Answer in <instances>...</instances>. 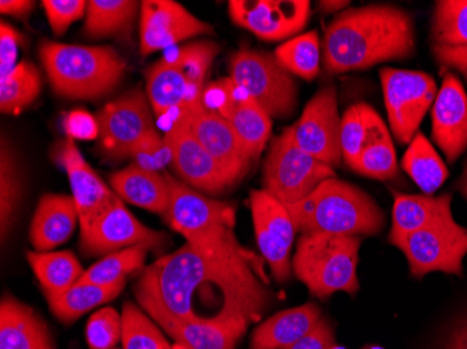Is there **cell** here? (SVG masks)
Wrapping results in <instances>:
<instances>
[{"instance_id": "ba28073f", "label": "cell", "mask_w": 467, "mask_h": 349, "mask_svg": "<svg viewBox=\"0 0 467 349\" xmlns=\"http://www.w3.org/2000/svg\"><path fill=\"white\" fill-rule=\"evenodd\" d=\"M330 178H335L333 168L296 146L288 128L270 144L264 167V190L285 206L303 200Z\"/></svg>"}, {"instance_id": "9f6ffc18", "label": "cell", "mask_w": 467, "mask_h": 349, "mask_svg": "<svg viewBox=\"0 0 467 349\" xmlns=\"http://www.w3.org/2000/svg\"><path fill=\"white\" fill-rule=\"evenodd\" d=\"M332 349H346V348H342V346L335 345V346H333Z\"/></svg>"}, {"instance_id": "11a10c76", "label": "cell", "mask_w": 467, "mask_h": 349, "mask_svg": "<svg viewBox=\"0 0 467 349\" xmlns=\"http://www.w3.org/2000/svg\"><path fill=\"white\" fill-rule=\"evenodd\" d=\"M364 349H384V348H380V346H377V345H371V346H367V348H364Z\"/></svg>"}, {"instance_id": "7c38bea8", "label": "cell", "mask_w": 467, "mask_h": 349, "mask_svg": "<svg viewBox=\"0 0 467 349\" xmlns=\"http://www.w3.org/2000/svg\"><path fill=\"white\" fill-rule=\"evenodd\" d=\"M294 143L309 156L336 168L343 159L342 118L338 115L337 94L327 86L304 108L296 125L288 128Z\"/></svg>"}, {"instance_id": "f5cc1de1", "label": "cell", "mask_w": 467, "mask_h": 349, "mask_svg": "<svg viewBox=\"0 0 467 349\" xmlns=\"http://www.w3.org/2000/svg\"><path fill=\"white\" fill-rule=\"evenodd\" d=\"M456 189L463 194V198L467 200V161L464 164L463 173H462L461 180L456 183Z\"/></svg>"}, {"instance_id": "30bf717a", "label": "cell", "mask_w": 467, "mask_h": 349, "mask_svg": "<svg viewBox=\"0 0 467 349\" xmlns=\"http://www.w3.org/2000/svg\"><path fill=\"white\" fill-rule=\"evenodd\" d=\"M380 83L390 130L399 143L408 144L437 98V83L417 70L382 69Z\"/></svg>"}, {"instance_id": "ee69618b", "label": "cell", "mask_w": 467, "mask_h": 349, "mask_svg": "<svg viewBox=\"0 0 467 349\" xmlns=\"http://www.w3.org/2000/svg\"><path fill=\"white\" fill-rule=\"evenodd\" d=\"M42 7L55 36H60L69 30L70 26L86 17V0H44Z\"/></svg>"}, {"instance_id": "9c48e42d", "label": "cell", "mask_w": 467, "mask_h": 349, "mask_svg": "<svg viewBox=\"0 0 467 349\" xmlns=\"http://www.w3.org/2000/svg\"><path fill=\"white\" fill-rule=\"evenodd\" d=\"M393 246L405 254L413 277H426L434 272L462 275V263L467 254V228L450 217L398 239Z\"/></svg>"}, {"instance_id": "e0dca14e", "label": "cell", "mask_w": 467, "mask_h": 349, "mask_svg": "<svg viewBox=\"0 0 467 349\" xmlns=\"http://www.w3.org/2000/svg\"><path fill=\"white\" fill-rule=\"evenodd\" d=\"M213 27L172 0H143L140 5V54L149 56L195 36H209Z\"/></svg>"}, {"instance_id": "b9f144b4", "label": "cell", "mask_w": 467, "mask_h": 349, "mask_svg": "<svg viewBox=\"0 0 467 349\" xmlns=\"http://www.w3.org/2000/svg\"><path fill=\"white\" fill-rule=\"evenodd\" d=\"M130 159H132V164L138 165L141 169L161 173L168 165L172 164L171 146L154 128L133 147Z\"/></svg>"}, {"instance_id": "bcb514c9", "label": "cell", "mask_w": 467, "mask_h": 349, "mask_svg": "<svg viewBox=\"0 0 467 349\" xmlns=\"http://www.w3.org/2000/svg\"><path fill=\"white\" fill-rule=\"evenodd\" d=\"M21 41H23L21 34L15 27L2 21V27H0V72H2V77L9 75L17 67Z\"/></svg>"}, {"instance_id": "f1b7e54d", "label": "cell", "mask_w": 467, "mask_h": 349, "mask_svg": "<svg viewBox=\"0 0 467 349\" xmlns=\"http://www.w3.org/2000/svg\"><path fill=\"white\" fill-rule=\"evenodd\" d=\"M390 139L389 130L374 108L357 104L348 108L342 118L343 159L348 167L372 144Z\"/></svg>"}, {"instance_id": "7402d4cb", "label": "cell", "mask_w": 467, "mask_h": 349, "mask_svg": "<svg viewBox=\"0 0 467 349\" xmlns=\"http://www.w3.org/2000/svg\"><path fill=\"white\" fill-rule=\"evenodd\" d=\"M80 224L75 199L48 193L39 199L30 225V242L36 251H52L67 242Z\"/></svg>"}, {"instance_id": "8fae6325", "label": "cell", "mask_w": 467, "mask_h": 349, "mask_svg": "<svg viewBox=\"0 0 467 349\" xmlns=\"http://www.w3.org/2000/svg\"><path fill=\"white\" fill-rule=\"evenodd\" d=\"M202 104L233 126L254 161L261 156L272 133V118L244 88L230 77L222 78L204 87Z\"/></svg>"}, {"instance_id": "9a60e30c", "label": "cell", "mask_w": 467, "mask_h": 349, "mask_svg": "<svg viewBox=\"0 0 467 349\" xmlns=\"http://www.w3.org/2000/svg\"><path fill=\"white\" fill-rule=\"evenodd\" d=\"M164 138L171 146L172 169L186 185L212 196L225 193L237 185L199 143L185 111L178 114Z\"/></svg>"}, {"instance_id": "db71d44e", "label": "cell", "mask_w": 467, "mask_h": 349, "mask_svg": "<svg viewBox=\"0 0 467 349\" xmlns=\"http://www.w3.org/2000/svg\"><path fill=\"white\" fill-rule=\"evenodd\" d=\"M172 349H191V348H188V346L183 345V344L175 343L174 345H172Z\"/></svg>"}, {"instance_id": "44dd1931", "label": "cell", "mask_w": 467, "mask_h": 349, "mask_svg": "<svg viewBox=\"0 0 467 349\" xmlns=\"http://www.w3.org/2000/svg\"><path fill=\"white\" fill-rule=\"evenodd\" d=\"M432 139L452 164L467 147V94L453 73H447L432 105Z\"/></svg>"}, {"instance_id": "ab89813d", "label": "cell", "mask_w": 467, "mask_h": 349, "mask_svg": "<svg viewBox=\"0 0 467 349\" xmlns=\"http://www.w3.org/2000/svg\"><path fill=\"white\" fill-rule=\"evenodd\" d=\"M220 49L219 44L213 41L192 42L177 48L170 56H164V59L174 65L195 90L203 93L207 72Z\"/></svg>"}, {"instance_id": "e575fe53", "label": "cell", "mask_w": 467, "mask_h": 349, "mask_svg": "<svg viewBox=\"0 0 467 349\" xmlns=\"http://www.w3.org/2000/svg\"><path fill=\"white\" fill-rule=\"evenodd\" d=\"M149 251H151L150 246L138 245L107 254L88 272H84L78 283H96L101 287H111L126 282L128 275L143 272Z\"/></svg>"}, {"instance_id": "f546056e", "label": "cell", "mask_w": 467, "mask_h": 349, "mask_svg": "<svg viewBox=\"0 0 467 349\" xmlns=\"http://www.w3.org/2000/svg\"><path fill=\"white\" fill-rule=\"evenodd\" d=\"M154 322L174 338L175 343L183 344L191 349H235L240 338L245 334V330L230 325L172 319Z\"/></svg>"}, {"instance_id": "1f68e13d", "label": "cell", "mask_w": 467, "mask_h": 349, "mask_svg": "<svg viewBox=\"0 0 467 349\" xmlns=\"http://www.w3.org/2000/svg\"><path fill=\"white\" fill-rule=\"evenodd\" d=\"M27 262L44 295L65 293L78 283L83 267L72 251H28Z\"/></svg>"}, {"instance_id": "8d00e7d4", "label": "cell", "mask_w": 467, "mask_h": 349, "mask_svg": "<svg viewBox=\"0 0 467 349\" xmlns=\"http://www.w3.org/2000/svg\"><path fill=\"white\" fill-rule=\"evenodd\" d=\"M275 59L290 75L312 81L321 72V41L317 31L287 39L275 49Z\"/></svg>"}, {"instance_id": "4fadbf2b", "label": "cell", "mask_w": 467, "mask_h": 349, "mask_svg": "<svg viewBox=\"0 0 467 349\" xmlns=\"http://www.w3.org/2000/svg\"><path fill=\"white\" fill-rule=\"evenodd\" d=\"M146 93L132 90L109 102L97 115L99 147L111 159H130L133 147L156 128Z\"/></svg>"}, {"instance_id": "4316f807", "label": "cell", "mask_w": 467, "mask_h": 349, "mask_svg": "<svg viewBox=\"0 0 467 349\" xmlns=\"http://www.w3.org/2000/svg\"><path fill=\"white\" fill-rule=\"evenodd\" d=\"M452 194L442 196H414V194L393 193L392 230L389 243L398 239L429 227L441 220L452 217L451 211Z\"/></svg>"}, {"instance_id": "60d3db41", "label": "cell", "mask_w": 467, "mask_h": 349, "mask_svg": "<svg viewBox=\"0 0 467 349\" xmlns=\"http://www.w3.org/2000/svg\"><path fill=\"white\" fill-rule=\"evenodd\" d=\"M350 168L359 175L372 178V180H388L395 178L398 175L399 167L392 138L367 147L357 157Z\"/></svg>"}, {"instance_id": "4dcf8cb0", "label": "cell", "mask_w": 467, "mask_h": 349, "mask_svg": "<svg viewBox=\"0 0 467 349\" xmlns=\"http://www.w3.org/2000/svg\"><path fill=\"white\" fill-rule=\"evenodd\" d=\"M125 285L126 282L111 287H101L96 283H76L65 293L46 295V298L52 314L60 322L70 324L88 312L114 301L120 295Z\"/></svg>"}, {"instance_id": "d4e9b609", "label": "cell", "mask_w": 467, "mask_h": 349, "mask_svg": "<svg viewBox=\"0 0 467 349\" xmlns=\"http://www.w3.org/2000/svg\"><path fill=\"white\" fill-rule=\"evenodd\" d=\"M112 190L126 203L164 217L170 207V185L164 173L141 169L130 164L109 178Z\"/></svg>"}, {"instance_id": "3957f363", "label": "cell", "mask_w": 467, "mask_h": 349, "mask_svg": "<svg viewBox=\"0 0 467 349\" xmlns=\"http://www.w3.org/2000/svg\"><path fill=\"white\" fill-rule=\"evenodd\" d=\"M296 232L332 235H377L385 214L366 191L330 178L298 203L287 206Z\"/></svg>"}, {"instance_id": "7dc6e473", "label": "cell", "mask_w": 467, "mask_h": 349, "mask_svg": "<svg viewBox=\"0 0 467 349\" xmlns=\"http://www.w3.org/2000/svg\"><path fill=\"white\" fill-rule=\"evenodd\" d=\"M335 345L332 325L327 319H322L308 335L285 349H332Z\"/></svg>"}, {"instance_id": "7bdbcfd3", "label": "cell", "mask_w": 467, "mask_h": 349, "mask_svg": "<svg viewBox=\"0 0 467 349\" xmlns=\"http://www.w3.org/2000/svg\"><path fill=\"white\" fill-rule=\"evenodd\" d=\"M122 337V317L114 308H102L88 320L86 327L90 349H114Z\"/></svg>"}, {"instance_id": "52a82bcc", "label": "cell", "mask_w": 467, "mask_h": 349, "mask_svg": "<svg viewBox=\"0 0 467 349\" xmlns=\"http://www.w3.org/2000/svg\"><path fill=\"white\" fill-rule=\"evenodd\" d=\"M230 78L270 118L285 119L296 111L298 88L275 55L241 48L230 57Z\"/></svg>"}, {"instance_id": "816d5d0a", "label": "cell", "mask_w": 467, "mask_h": 349, "mask_svg": "<svg viewBox=\"0 0 467 349\" xmlns=\"http://www.w3.org/2000/svg\"><path fill=\"white\" fill-rule=\"evenodd\" d=\"M348 5H350V2H345V0H322V2H319V7H321L322 12L327 13V15L337 13L338 10H343L345 7H348Z\"/></svg>"}, {"instance_id": "836d02e7", "label": "cell", "mask_w": 467, "mask_h": 349, "mask_svg": "<svg viewBox=\"0 0 467 349\" xmlns=\"http://www.w3.org/2000/svg\"><path fill=\"white\" fill-rule=\"evenodd\" d=\"M401 167L427 196L434 194L450 177L448 168L421 132H417L409 143Z\"/></svg>"}, {"instance_id": "603a6c76", "label": "cell", "mask_w": 467, "mask_h": 349, "mask_svg": "<svg viewBox=\"0 0 467 349\" xmlns=\"http://www.w3.org/2000/svg\"><path fill=\"white\" fill-rule=\"evenodd\" d=\"M0 349H55L42 317L10 295L0 303Z\"/></svg>"}, {"instance_id": "681fc988", "label": "cell", "mask_w": 467, "mask_h": 349, "mask_svg": "<svg viewBox=\"0 0 467 349\" xmlns=\"http://www.w3.org/2000/svg\"><path fill=\"white\" fill-rule=\"evenodd\" d=\"M36 2L31 0H2L0 2V12L5 15L26 20L33 12Z\"/></svg>"}, {"instance_id": "7a4b0ae2", "label": "cell", "mask_w": 467, "mask_h": 349, "mask_svg": "<svg viewBox=\"0 0 467 349\" xmlns=\"http://www.w3.org/2000/svg\"><path fill=\"white\" fill-rule=\"evenodd\" d=\"M414 48L413 18L405 10L388 5L348 9L325 33V70L342 75L368 69L378 63L408 59Z\"/></svg>"}, {"instance_id": "f907efd6", "label": "cell", "mask_w": 467, "mask_h": 349, "mask_svg": "<svg viewBox=\"0 0 467 349\" xmlns=\"http://www.w3.org/2000/svg\"><path fill=\"white\" fill-rule=\"evenodd\" d=\"M445 349H467V320L452 333Z\"/></svg>"}, {"instance_id": "5bb4252c", "label": "cell", "mask_w": 467, "mask_h": 349, "mask_svg": "<svg viewBox=\"0 0 467 349\" xmlns=\"http://www.w3.org/2000/svg\"><path fill=\"white\" fill-rule=\"evenodd\" d=\"M249 201L259 251L275 280L287 282L293 272L290 253L296 232L287 206L266 190H252Z\"/></svg>"}, {"instance_id": "f6af8a7d", "label": "cell", "mask_w": 467, "mask_h": 349, "mask_svg": "<svg viewBox=\"0 0 467 349\" xmlns=\"http://www.w3.org/2000/svg\"><path fill=\"white\" fill-rule=\"evenodd\" d=\"M63 128L70 140H96L99 139V123L97 117L84 109L69 112L63 120Z\"/></svg>"}, {"instance_id": "ffe728a7", "label": "cell", "mask_w": 467, "mask_h": 349, "mask_svg": "<svg viewBox=\"0 0 467 349\" xmlns=\"http://www.w3.org/2000/svg\"><path fill=\"white\" fill-rule=\"evenodd\" d=\"M57 159L69 178L72 198L80 220V235H83L117 201L118 194L97 175L70 139L60 147Z\"/></svg>"}, {"instance_id": "83f0119b", "label": "cell", "mask_w": 467, "mask_h": 349, "mask_svg": "<svg viewBox=\"0 0 467 349\" xmlns=\"http://www.w3.org/2000/svg\"><path fill=\"white\" fill-rule=\"evenodd\" d=\"M141 2L136 0H88L83 34L90 39L128 36L132 33Z\"/></svg>"}, {"instance_id": "74e56055", "label": "cell", "mask_w": 467, "mask_h": 349, "mask_svg": "<svg viewBox=\"0 0 467 349\" xmlns=\"http://www.w3.org/2000/svg\"><path fill=\"white\" fill-rule=\"evenodd\" d=\"M431 36L437 46H467V0H441L435 4Z\"/></svg>"}, {"instance_id": "ac0fdd59", "label": "cell", "mask_w": 467, "mask_h": 349, "mask_svg": "<svg viewBox=\"0 0 467 349\" xmlns=\"http://www.w3.org/2000/svg\"><path fill=\"white\" fill-rule=\"evenodd\" d=\"M167 239L165 233L141 224L118 198L97 220L91 230L80 235V251L86 256H107L138 245L160 248Z\"/></svg>"}, {"instance_id": "cb8c5ba5", "label": "cell", "mask_w": 467, "mask_h": 349, "mask_svg": "<svg viewBox=\"0 0 467 349\" xmlns=\"http://www.w3.org/2000/svg\"><path fill=\"white\" fill-rule=\"evenodd\" d=\"M202 94L164 57L147 69L146 96L157 117L162 118L171 111L178 114L186 111L202 101Z\"/></svg>"}, {"instance_id": "d6986e66", "label": "cell", "mask_w": 467, "mask_h": 349, "mask_svg": "<svg viewBox=\"0 0 467 349\" xmlns=\"http://www.w3.org/2000/svg\"><path fill=\"white\" fill-rule=\"evenodd\" d=\"M185 112L188 114L189 126L199 143L234 182H240L254 159L241 143L237 133L234 132L233 126L216 112L206 109L202 101L188 108Z\"/></svg>"}, {"instance_id": "2e32d148", "label": "cell", "mask_w": 467, "mask_h": 349, "mask_svg": "<svg viewBox=\"0 0 467 349\" xmlns=\"http://www.w3.org/2000/svg\"><path fill=\"white\" fill-rule=\"evenodd\" d=\"M231 21L264 41H285L301 33L311 17L308 0H231Z\"/></svg>"}, {"instance_id": "484cf974", "label": "cell", "mask_w": 467, "mask_h": 349, "mask_svg": "<svg viewBox=\"0 0 467 349\" xmlns=\"http://www.w3.org/2000/svg\"><path fill=\"white\" fill-rule=\"evenodd\" d=\"M324 319L315 303L280 312L265 320L251 338V349H285L308 335Z\"/></svg>"}, {"instance_id": "d590c367", "label": "cell", "mask_w": 467, "mask_h": 349, "mask_svg": "<svg viewBox=\"0 0 467 349\" xmlns=\"http://www.w3.org/2000/svg\"><path fill=\"white\" fill-rule=\"evenodd\" d=\"M41 87L38 67L23 60L9 75L0 78V111L2 114H20L38 98Z\"/></svg>"}, {"instance_id": "c3c4849f", "label": "cell", "mask_w": 467, "mask_h": 349, "mask_svg": "<svg viewBox=\"0 0 467 349\" xmlns=\"http://www.w3.org/2000/svg\"><path fill=\"white\" fill-rule=\"evenodd\" d=\"M432 54L443 69L455 70L467 81V46L447 48L432 46Z\"/></svg>"}, {"instance_id": "f35d334b", "label": "cell", "mask_w": 467, "mask_h": 349, "mask_svg": "<svg viewBox=\"0 0 467 349\" xmlns=\"http://www.w3.org/2000/svg\"><path fill=\"white\" fill-rule=\"evenodd\" d=\"M122 341L123 349H172L165 340L159 325L154 324L146 312L138 304L126 302L122 308Z\"/></svg>"}, {"instance_id": "d6a6232c", "label": "cell", "mask_w": 467, "mask_h": 349, "mask_svg": "<svg viewBox=\"0 0 467 349\" xmlns=\"http://www.w3.org/2000/svg\"><path fill=\"white\" fill-rule=\"evenodd\" d=\"M25 194V170L9 139L0 144V232L2 242L12 230L21 199Z\"/></svg>"}, {"instance_id": "277c9868", "label": "cell", "mask_w": 467, "mask_h": 349, "mask_svg": "<svg viewBox=\"0 0 467 349\" xmlns=\"http://www.w3.org/2000/svg\"><path fill=\"white\" fill-rule=\"evenodd\" d=\"M39 59L52 90L67 99H97L112 93L126 73V62L111 46H69L42 41Z\"/></svg>"}, {"instance_id": "5b68a950", "label": "cell", "mask_w": 467, "mask_h": 349, "mask_svg": "<svg viewBox=\"0 0 467 349\" xmlns=\"http://www.w3.org/2000/svg\"><path fill=\"white\" fill-rule=\"evenodd\" d=\"M361 242L359 236L304 233L291 262L294 275L319 299L336 293L356 295L359 288L357 266Z\"/></svg>"}, {"instance_id": "8992f818", "label": "cell", "mask_w": 467, "mask_h": 349, "mask_svg": "<svg viewBox=\"0 0 467 349\" xmlns=\"http://www.w3.org/2000/svg\"><path fill=\"white\" fill-rule=\"evenodd\" d=\"M164 175L171 194L164 215L168 227L196 248L245 251L234 232L235 209L231 204L195 190L171 173Z\"/></svg>"}, {"instance_id": "6da1fadb", "label": "cell", "mask_w": 467, "mask_h": 349, "mask_svg": "<svg viewBox=\"0 0 467 349\" xmlns=\"http://www.w3.org/2000/svg\"><path fill=\"white\" fill-rule=\"evenodd\" d=\"M256 254L185 243L144 267L136 299L153 320L172 319L248 329L269 308L272 293Z\"/></svg>"}]
</instances>
